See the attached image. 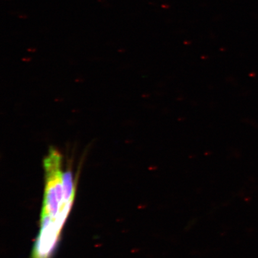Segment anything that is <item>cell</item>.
<instances>
[{
  "label": "cell",
  "mask_w": 258,
  "mask_h": 258,
  "mask_svg": "<svg viewBox=\"0 0 258 258\" xmlns=\"http://www.w3.org/2000/svg\"><path fill=\"white\" fill-rule=\"evenodd\" d=\"M43 164L45 188L40 223H51L62 230L74 199L64 198L62 156L56 148H50Z\"/></svg>",
  "instance_id": "6da1fadb"
}]
</instances>
